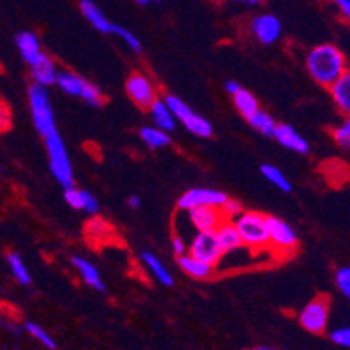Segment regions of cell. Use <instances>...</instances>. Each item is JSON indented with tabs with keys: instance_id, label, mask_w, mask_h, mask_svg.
<instances>
[{
	"instance_id": "6da1fadb",
	"label": "cell",
	"mask_w": 350,
	"mask_h": 350,
	"mask_svg": "<svg viewBox=\"0 0 350 350\" xmlns=\"http://www.w3.org/2000/svg\"><path fill=\"white\" fill-rule=\"evenodd\" d=\"M307 70L317 84L329 88L349 68H347V58L342 49L333 44H321L308 53Z\"/></svg>"
},
{
	"instance_id": "7a4b0ae2",
	"label": "cell",
	"mask_w": 350,
	"mask_h": 350,
	"mask_svg": "<svg viewBox=\"0 0 350 350\" xmlns=\"http://www.w3.org/2000/svg\"><path fill=\"white\" fill-rule=\"evenodd\" d=\"M234 227L237 228L244 247L260 253L269 247V227H267V216L256 211H243L232 219Z\"/></svg>"
},
{
	"instance_id": "3957f363",
	"label": "cell",
	"mask_w": 350,
	"mask_h": 350,
	"mask_svg": "<svg viewBox=\"0 0 350 350\" xmlns=\"http://www.w3.org/2000/svg\"><path fill=\"white\" fill-rule=\"evenodd\" d=\"M28 103H30L33 126L40 135L47 136L51 133L58 131L56 129V120H54L53 105H51L47 88L33 82V85H30V89H28Z\"/></svg>"
},
{
	"instance_id": "277c9868",
	"label": "cell",
	"mask_w": 350,
	"mask_h": 350,
	"mask_svg": "<svg viewBox=\"0 0 350 350\" xmlns=\"http://www.w3.org/2000/svg\"><path fill=\"white\" fill-rule=\"evenodd\" d=\"M46 139L47 155H49V165L53 176L58 180L59 185L72 187L73 185V167L70 162V155L66 152V146L63 143V138L56 133L44 136Z\"/></svg>"
},
{
	"instance_id": "5b68a950",
	"label": "cell",
	"mask_w": 350,
	"mask_h": 350,
	"mask_svg": "<svg viewBox=\"0 0 350 350\" xmlns=\"http://www.w3.org/2000/svg\"><path fill=\"white\" fill-rule=\"evenodd\" d=\"M164 101L171 108L174 119L180 120L192 135L199 136V138H209V136H213L211 122L208 119H204L202 116H199V113L193 112L185 101L180 100L178 96H173V94H167L164 98Z\"/></svg>"
},
{
	"instance_id": "8992f818",
	"label": "cell",
	"mask_w": 350,
	"mask_h": 350,
	"mask_svg": "<svg viewBox=\"0 0 350 350\" xmlns=\"http://www.w3.org/2000/svg\"><path fill=\"white\" fill-rule=\"evenodd\" d=\"M56 84L62 89L63 93L70 94V96L81 98L85 103L93 105V107H100L103 103V94H101L100 89L94 84L88 82L85 79H82L81 75L73 72H58V77H56Z\"/></svg>"
},
{
	"instance_id": "52a82bcc",
	"label": "cell",
	"mask_w": 350,
	"mask_h": 350,
	"mask_svg": "<svg viewBox=\"0 0 350 350\" xmlns=\"http://www.w3.org/2000/svg\"><path fill=\"white\" fill-rule=\"evenodd\" d=\"M267 227H269V247L270 251L288 256L298 250L297 232L291 225L278 216H267Z\"/></svg>"
},
{
	"instance_id": "ba28073f",
	"label": "cell",
	"mask_w": 350,
	"mask_h": 350,
	"mask_svg": "<svg viewBox=\"0 0 350 350\" xmlns=\"http://www.w3.org/2000/svg\"><path fill=\"white\" fill-rule=\"evenodd\" d=\"M327 319H329V297L326 295H321L308 301L298 316V323L301 324V327L314 335H321L326 331Z\"/></svg>"
},
{
	"instance_id": "9c48e42d",
	"label": "cell",
	"mask_w": 350,
	"mask_h": 350,
	"mask_svg": "<svg viewBox=\"0 0 350 350\" xmlns=\"http://www.w3.org/2000/svg\"><path fill=\"white\" fill-rule=\"evenodd\" d=\"M187 247H189V254L199 258V260H202V262L209 263V265L213 267L218 265V263L221 262V258H224V253L219 250L215 230L199 232V234L192 239L190 246Z\"/></svg>"
},
{
	"instance_id": "30bf717a",
	"label": "cell",
	"mask_w": 350,
	"mask_h": 350,
	"mask_svg": "<svg viewBox=\"0 0 350 350\" xmlns=\"http://www.w3.org/2000/svg\"><path fill=\"white\" fill-rule=\"evenodd\" d=\"M126 93L131 98L133 103L142 110H148L150 105L157 100V91L154 84L143 73H131V77L126 82Z\"/></svg>"
},
{
	"instance_id": "8fae6325",
	"label": "cell",
	"mask_w": 350,
	"mask_h": 350,
	"mask_svg": "<svg viewBox=\"0 0 350 350\" xmlns=\"http://www.w3.org/2000/svg\"><path fill=\"white\" fill-rule=\"evenodd\" d=\"M225 200H227V193L219 192V190L190 189L180 197V200H178V208L183 209V211H189V209L192 208H199V206L219 208Z\"/></svg>"
},
{
	"instance_id": "7c38bea8",
	"label": "cell",
	"mask_w": 350,
	"mask_h": 350,
	"mask_svg": "<svg viewBox=\"0 0 350 350\" xmlns=\"http://www.w3.org/2000/svg\"><path fill=\"white\" fill-rule=\"evenodd\" d=\"M251 31L258 39V42L270 46V44L278 42L281 37V21L278 16L273 14H258L254 16V20L251 21Z\"/></svg>"
},
{
	"instance_id": "4fadbf2b",
	"label": "cell",
	"mask_w": 350,
	"mask_h": 350,
	"mask_svg": "<svg viewBox=\"0 0 350 350\" xmlns=\"http://www.w3.org/2000/svg\"><path fill=\"white\" fill-rule=\"evenodd\" d=\"M189 218L199 232L216 230V227L225 219L219 208H213V206H199V208L189 209Z\"/></svg>"
},
{
	"instance_id": "5bb4252c",
	"label": "cell",
	"mask_w": 350,
	"mask_h": 350,
	"mask_svg": "<svg viewBox=\"0 0 350 350\" xmlns=\"http://www.w3.org/2000/svg\"><path fill=\"white\" fill-rule=\"evenodd\" d=\"M273 138L278 139L282 146H286L288 150L297 152V154H308L310 152V145H308L307 139L288 124H278L275 131H273Z\"/></svg>"
},
{
	"instance_id": "9a60e30c",
	"label": "cell",
	"mask_w": 350,
	"mask_h": 350,
	"mask_svg": "<svg viewBox=\"0 0 350 350\" xmlns=\"http://www.w3.org/2000/svg\"><path fill=\"white\" fill-rule=\"evenodd\" d=\"M215 234L216 239H218L219 250H221L224 256L225 254L235 253L237 250H243L244 247L243 241H241V235H239L237 228L232 224V219H224V221L216 227Z\"/></svg>"
},
{
	"instance_id": "2e32d148",
	"label": "cell",
	"mask_w": 350,
	"mask_h": 350,
	"mask_svg": "<svg viewBox=\"0 0 350 350\" xmlns=\"http://www.w3.org/2000/svg\"><path fill=\"white\" fill-rule=\"evenodd\" d=\"M16 46L20 49L21 58L30 66L35 62H39V58L44 54L39 37L33 31H21V33L16 35Z\"/></svg>"
},
{
	"instance_id": "e0dca14e",
	"label": "cell",
	"mask_w": 350,
	"mask_h": 350,
	"mask_svg": "<svg viewBox=\"0 0 350 350\" xmlns=\"http://www.w3.org/2000/svg\"><path fill=\"white\" fill-rule=\"evenodd\" d=\"M65 200L68 202L70 208L81 209V211L89 213V215H96L100 211V204H98L96 197L88 190L75 189V187H66L65 190Z\"/></svg>"
},
{
	"instance_id": "ac0fdd59",
	"label": "cell",
	"mask_w": 350,
	"mask_h": 350,
	"mask_svg": "<svg viewBox=\"0 0 350 350\" xmlns=\"http://www.w3.org/2000/svg\"><path fill=\"white\" fill-rule=\"evenodd\" d=\"M31 68V77H33L35 84L44 85V88H49V85L56 84V77H58V68H56V63L53 62L51 56H47L46 53L39 58V62H35Z\"/></svg>"
},
{
	"instance_id": "d6986e66",
	"label": "cell",
	"mask_w": 350,
	"mask_h": 350,
	"mask_svg": "<svg viewBox=\"0 0 350 350\" xmlns=\"http://www.w3.org/2000/svg\"><path fill=\"white\" fill-rule=\"evenodd\" d=\"M178 265L189 278L197 279V281H206V279H209L215 273V267L187 253L178 256Z\"/></svg>"
},
{
	"instance_id": "ffe728a7",
	"label": "cell",
	"mask_w": 350,
	"mask_h": 350,
	"mask_svg": "<svg viewBox=\"0 0 350 350\" xmlns=\"http://www.w3.org/2000/svg\"><path fill=\"white\" fill-rule=\"evenodd\" d=\"M72 265L75 267V270H77V273L81 275V279L85 284L91 286V288L96 289V291H105L103 279H101L96 267L89 262V260H85V258L82 256H72Z\"/></svg>"
},
{
	"instance_id": "44dd1931",
	"label": "cell",
	"mask_w": 350,
	"mask_h": 350,
	"mask_svg": "<svg viewBox=\"0 0 350 350\" xmlns=\"http://www.w3.org/2000/svg\"><path fill=\"white\" fill-rule=\"evenodd\" d=\"M79 5H81V11L82 14H84L85 20L93 25L98 31H101V33H112L113 23L108 20L107 16H105V12L94 4L93 0H81V4Z\"/></svg>"
},
{
	"instance_id": "7402d4cb",
	"label": "cell",
	"mask_w": 350,
	"mask_h": 350,
	"mask_svg": "<svg viewBox=\"0 0 350 350\" xmlns=\"http://www.w3.org/2000/svg\"><path fill=\"white\" fill-rule=\"evenodd\" d=\"M329 93L333 101L336 103V107L342 110L343 113L350 112V72L347 70L345 73H342L338 79H336L333 84L329 85Z\"/></svg>"
},
{
	"instance_id": "603a6c76",
	"label": "cell",
	"mask_w": 350,
	"mask_h": 350,
	"mask_svg": "<svg viewBox=\"0 0 350 350\" xmlns=\"http://www.w3.org/2000/svg\"><path fill=\"white\" fill-rule=\"evenodd\" d=\"M150 116L152 120H154L155 127L162 129L165 133L174 131V127H176V119H174L173 112H171V108L165 105L164 100H155L154 103L150 105Z\"/></svg>"
},
{
	"instance_id": "cb8c5ba5",
	"label": "cell",
	"mask_w": 350,
	"mask_h": 350,
	"mask_svg": "<svg viewBox=\"0 0 350 350\" xmlns=\"http://www.w3.org/2000/svg\"><path fill=\"white\" fill-rule=\"evenodd\" d=\"M142 260H143V263L146 265V269L150 270L152 275H154V278L157 279L162 286H165V288H171V286L174 284L173 275H171V272L167 270V267L161 262V258H157L155 254L145 251V253H142Z\"/></svg>"
},
{
	"instance_id": "d4e9b609",
	"label": "cell",
	"mask_w": 350,
	"mask_h": 350,
	"mask_svg": "<svg viewBox=\"0 0 350 350\" xmlns=\"http://www.w3.org/2000/svg\"><path fill=\"white\" fill-rule=\"evenodd\" d=\"M139 136H142L143 143H145L148 148L152 150H157V148H162V146H167L171 143L170 133L162 131L155 126H146L139 129Z\"/></svg>"
},
{
	"instance_id": "484cf974",
	"label": "cell",
	"mask_w": 350,
	"mask_h": 350,
	"mask_svg": "<svg viewBox=\"0 0 350 350\" xmlns=\"http://www.w3.org/2000/svg\"><path fill=\"white\" fill-rule=\"evenodd\" d=\"M247 122L256 129L258 133H262L263 136H273V131H275V120L272 119V116H269L267 112H263L262 108H258L256 112L251 113L247 117Z\"/></svg>"
},
{
	"instance_id": "4316f807",
	"label": "cell",
	"mask_w": 350,
	"mask_h": 350,
	"mask_svg": "<svg viewBox=\"0 0 350 350\" xmlns=\"http://www.w3.org/2000/svg\"><path fill=\"white\" fill-rule=\"evenodd\" d=\"M234 105H235V108L239 110V113L246 117V119L251 116V113H254L258 108H260L256 98H254L250 91H246V89H243V88L239 89L237 93L234 94Z\"/></svg>"
},
{
	"instance_id": "83f0119b",
	"label": "cell",
	"mask_w": 350,
	"mask_h": 350,
	"mask_svg": "<svg viewBox=\"0 0 350 350\" xmlns=\"http://www.w3.org/2000/svg\"><path fill=\"white\" fill-rule=\"evenodd\" d=\"M8 263H9V269H11L12 275L16 278V281L20 282L21 286H28L31 284V275H30V270L27 269L25 262L21 260L20 254L16 253H8Z\"/></svg>"
},
{
	"instance_id": "f1b7e54d",
	"label": "cell",
	"mask_w": 350,
	"mask_h": 350,
	"mask_svg": "<svg viewBox=\"0 0 350 350\" xmlns=\"http://www.w3.org/2000/svg\"><path fill=\"white\" fill-rule=\"evenodd\" d=\"M260 171H262V174L265 176V180H269L272 185L281 189L282 192H291V183H289L286 174L282 173L279 167H275V165L272 164H263L262 167H260Z\"/></svg>"
},
{
	"instance_id": "f546056e",
	"label": "cell",
	"mask_w": 350,
	"mask_h": 350,
	"mask_svg": "<svg viewBox=\"0 0 350 350\" xmlns=\"http://www.w3.org/2000/svg\"><path fill=\"white\" fill-rule=\"evenodd\" d=\"M25 329L30 333L31 336H33L37 342L42 343L44 347H47V349H56V343H54V340L51 338V335L47 333L44 327H40L39 324H35V323H27L25 324Z\"/></svg>"
},
{
	"instance_id": "4dcf8cb0",
	"label": "cell",
	"mask_w": 350,
	"mask_h": 350,
	"mask_svg": "<svg viewBox=\"0 0 350 350\" xmlns=\"http://www.w3.org/2000/svg\"><path fill=\"white\" fill-rule=\"evenodd\" d=\"M112 33L117 35V37H120V39H122L127 46L131 47L135 53H142V42H139V39L136 37L135 33H133V31H129L127 28H124V27H119V25H113Z\"/></svg>"
},
{
	"instance_id": "1f68e13d",
	"label": "cell",
	"mask_w": 350,
	"mask_h": 350,
	"mask_svg": "<svg viewBox=\"0 0 350 350\" xmlns=\"http://www.w3.org/2000/svg\"><path fill=\"white\" fill-rule=\"evenodd\" d=\"M333 139L336 142V145L342 146V148H349L350 146V120H343L338 127L333 129Z\"/></svg>"
},
{
	"instance_id": "d6a6232c",
	"label": "cell",
	"mask_w": 350,
	"mask_h": 350,
	"mask_svg": "<svg viewBox=\"0 0 350 350\" xmlns=\"http://www.w3.org/2000/svg\"><path fill=\"white\" fill-rule=\"evenodd\" d=\"M335 281H336V288L342 291L343 297L349 298L350 297V269L349 267H340V269L336 270Z\"/></svg>"
},
{
	"instance_id": "836d02e7",
	"label": "cell",
	"mask_w": 350,
	"mask_h": 350,
	"mask_svg": "<svg viewBox=\"0 0 350 350\" xmlns=\"http://www.w3.org/2000/svg\"><path fill=\"white\" fill-rule=\"evenodd\" d=\"M219 211H221V215H224L225 219H234L235 216L241 215L244 209H243V206H241V202H239V200L228 199V197H227V200H225L224 204L219 206Z\"/></svg>"
},
{
	"instance_id": "e575fe53",
	"label": "cell",
	"mask_w": 350,
	"mask_h": 350,
	"mask_svg": "<svg viewBox=\"0 0 350 350\" xmlns=\"http://www.w3.org/2000/svg\"><path fill=\"white\" fill-rule=\"evenodd\" d=\"M12 126V113L9 105L0 98V133L9 131Z\"/></svg>"
},
{
	"instance_id": "d590c367",
	"label": "cell",
	"mask_w": 350,
	"mask_h": 350,
	"mask_svg": "<svg viewBox=\"0 0 350 350\" xmlns=\"http://www.w3.org/2000/svg\"><path fill=\"white\" fill-rule=\"evenodd\" d=\"M331 342L336 343L340 347H350V329L349 327H340V329H335L329 335Z\"/></svg>"
},
{
	"instance_id": "8d00e7d4",
	"label": "cell",
	"mask_w": 350,
	"mask_h": 350,
	"mask_svg": "<svg viewBox=\"0 0 350 350\" xmlns=\"http://www.w3.org/2000/svg\"><path fill=\"white\" fill-rule=\"evenodd\" d=\"M333 4L336 5V9L340 11V14H343L345 20L350 18V0H333Z\"/></svg>"
},
{
	"instance_id": "74e56055",
	"label": "cell",
	"mask_w": 350,
	"mask_h": 350,
	"mask_svg": "<svg viewBox=\"0 0 350 350\" xmlns=\"http://www.w3.org/2000/svg\"><path fill=\"white\" fill-rule=\"evenodd\" d=\"M173 251L176 256H180V254H185L187 253V243L183 241L181 237H173Z\"/></svg>"
},
{
	"instance_id": "f35d334b",
	"label": "cell",
	"mask_w": 350,
	"mask_h": 350,
	"mask_svg": "<svg viewBox=\"0 0 350 350\" xmlns=\"http://www.w3.org/2000/svg\"><path fill=\"white\" fill-rule=\"evenodd\" d=\"M225 2H234V4H243V5H251V8H254V5L263 4L265 0H225Z\"/></svg>"
},
{
	"instance_id": "ab89813d",
	"label": "cell",
	"mask_w": 350,
	"mask_h": 350,
	"mask_svg": "<svg viewBox=\"0 0 350 350\" xmlns=\"http://www.w3.org/2000/svg\"><path fill=\"white\" fill-rule=\"evenodd\" d=\"M225 89H227V93L230 94V96H234L239 89H241V85H239V82H235V81H228L227 84H225Z\"/></svg>"
},
{
	"instance_id": "60d3db41",
	"label": "cell",
	"mask_w": 350,
	"mask_h": 350,
	"mask_svg": "<svg viewBox=\"0 0 350 350\" xmlns=\"http://www.w3.org/2000/svg\"><path fill=\"white\" fill-rule=\"evenodd\" d=\"M127 204H129V208L138 209L139 206H142V199H139L138 196H131L129 197V200H127Z\"/></svg>"
},
{
	"instance_id": "b9f144b4",
	"label": "cell",
	"mask_w": 350,
	"mask_h": 350,
	"mask_svg": "<svg viewBox=\"0 0 350 350\" xmlns=\"http://www.w3.org/2000/svg\"><path fill=\"white\" fill-rule=\"evenodd\" d=\"M135 2L139 5H152V4H157L159 0H135Z\"/></svg>"
},
{
	"instance_id": "7bdbcfd3",
	"label": "cell",
	"mask_w": 350,
	"mask_h": 350,
	"mask_svg": "<svg viewBox=\"0 0 350 350\" xmlns=\"http://www.w3.org/2000/svg\"><path fill=\"white\" fill-rule=\"evenodd\" d=\"M0 72H2V65H0Z\"/></svg>"
},
{
	"instance_id": "ee69618b",
	"label": "cell",
	"mask_w": 350,
	"mask_h": 350,
	"mask_svg": "<svg viewBox=\"0 0 350 350\" xmlns=\"http://www.w3.org/2000/svg\"><path fill=\"white\" fill-rule=\"evenodd\" d=\"M0 173H2V170H0Z\"/></svg>"
}]
</instances>
